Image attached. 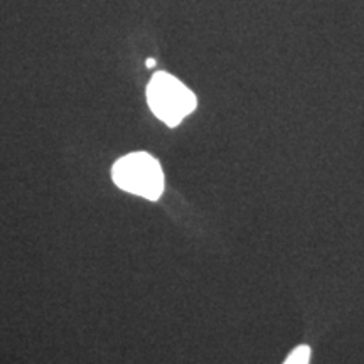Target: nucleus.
<instances>
[{
	"label": "nucleus",
	"mask_w": 364,
	"mask_h": 364,
	"mask_svg": "<svg viewBox=\"0 0 364 364\" xmlns=\"http://www.w3.org/2000/svg\"><path fill=\"white\" fill-rule=\"evenodd\" d=\"M113 182L125 193L157 201L164 193V172L156 157L134 152L118 159L112 169Z\"/></svg>",
	"instance_id": "nucleus-1"
},
{
	"label": "nucleus",
	"mask_w": 364,
	"mask_h": 364,
	"mask_svg": "<svg viewBox=\"0 0 364 364\" xmlns=\"http://www.w3.org/2000/svg\"><path fill=\"white\" fill-rule=\"evenodd\" d=\"M311 363V348L306 344L295 348L292 353L289 354V358L285 359L284 364H309Z\"/></svg>",
	"instance_id": "nucleus-3"
},
{
	"label": "nucleus",
	"mask_w": 364,
	"mask_h": 364,
	"mask_svg": "<svg viewBox=\"0 0 364 364\" xmlns=\"http://www.w3.org/2000/svg\"><path fill=\"white\" fill-rule=\"evenodd\" d=\"M147 102L150 110L159 120L169 127H177L196 110V95L184 83L169 75L156 73L147 86Z\"/></svg>",
	"instance_id": "nucleus-2"
},
{
	"label": "nucleus",
	"mask_w": 364,
	"mask_h": 364,
	"mask_svg": "<svg viewBox=\"0 0 364 364\" xmlns=\"http://www.w3.org/2000/svg\"><path fill=\"white\" fill-rule=\"evenodd\" d=\"M156 59H147V68H156Z\"/></svg>",
	"instance_id": "nucleus-4"
}]
</instances>
